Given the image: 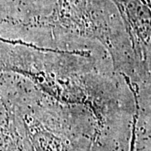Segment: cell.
I'll use <instances>...</instances> for the list:
<instances>
[{"label":"cell","mask_w":151,"mask_h":151,"mask_svg":"<svg viewBox=\"0 0 151 151\" xmlns=\"http://www.w3.org/2000/svg\"><path fill=\"white\" fill-rule=\"evenodd\" d=\"M118 7L133 46L146 56L150 39V0H112Z\"/></svg>","instance_id":"cell-1"},{"label":"cell","mask_w":151,"mask_h":151,"mask_svg":"<svg viewBox=\"0 0 151 151\" xmlns=\"http://www.w3.org/2000/svg\"><path fill=\"white\" fill-rule=\"evenodd\" d=\"M138 115H139V105L136 104V113L134 118V128H133V139H132V144H131V150L134 151L135 149V129H136V124L138 120Z\"/></svg>","instance_id":"cell-2"}]
</instances>
